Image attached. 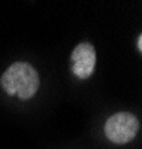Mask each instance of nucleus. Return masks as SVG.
I'll list each match as a JSON object with an SVG mask.
<instances>
[{
	"label": "nucleus",
	"instance_id": "1",
	"mask_svg": "<svg viewBox=\"0 0 142 149\" xmlns=\"http://www.w3.org/2000/svg\"><path fill=\"white\" fill-rule=\"evenodd\" d=\"M0 85L6 94L17 95L20 100H29L39 90L41 79L32 64L18 61L3 72Z\"/></svg>",
	"mask_w": 142,
	"mask_h": 149
},
{
	"label": "nucleus",
	"instance_id": "2",
	"mask_svg": "<svg viewBox=\"0 0 142 149\" xmlns=\"http://www.w3.org/2000/svg\"><path fill=\"white\" fill-rule=\"evenodd\" d=\"M139 131V121L130 112H117L108 118L105 124L106 139L117 145L132 142Z\"/></svg>",
	"mask_w": 142,
	"mask_h": 149
},
{
	"label": "nucleus",
	"instance_id": "3",
	"mask_svg": "<svg viewBox=\"0 0 142 149\" xmlns=\"http://www.w3.org/2000/svg\"><path fill=\"white\" fill-rule=\"evenodd\" d=\"M96 49L90 42H82L73 48L70 54L72 73L79 79H88L96 67Z\"/></svg>",
	"mask_w": 142,
	"mask_h": 149
},
{
	"label": "nucleus",
	"instance_id": "4",
	"mask_svg": "<svg viewBox=\"0 0 142 149\" xmlns=\"http://www.w3.org/2000/svg\"><path fill=\"white\" fill-rule=\"evenodd\" d=\"M138 49H139V51H142V36L138 37Z\"/></svg>",
	"mask_w": 142,
	"mask_h": 149
}]
</instances>
